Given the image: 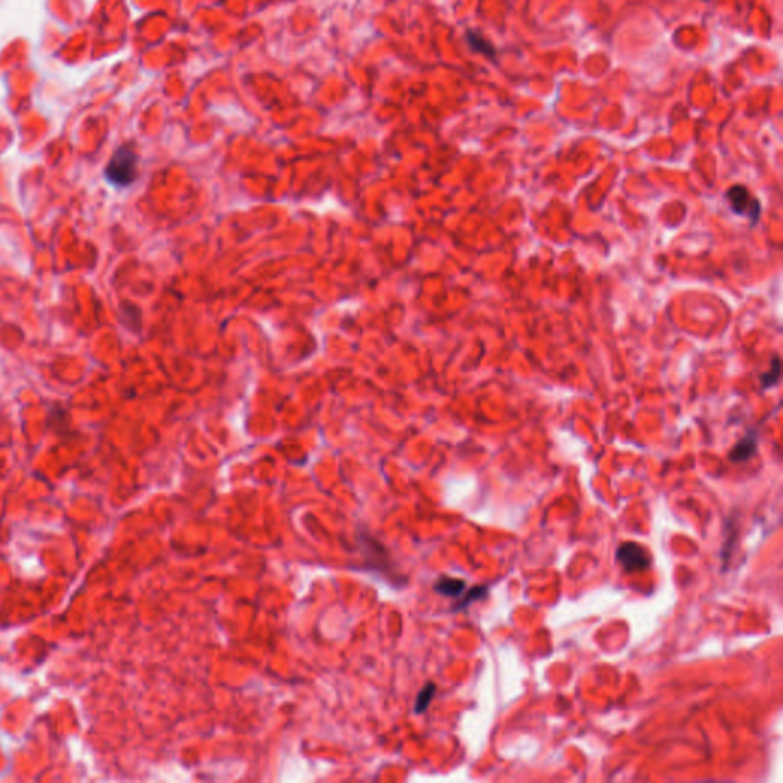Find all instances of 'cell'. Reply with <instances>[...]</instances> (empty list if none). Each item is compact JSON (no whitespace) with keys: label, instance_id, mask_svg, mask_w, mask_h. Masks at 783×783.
<instances>
[{"label":"cell","instance_id":"cell-5","mask_svg":"<svg viewBox=\"0 0 783 783\" xmlns=\"http://www.w3.org/2000/svg\"><path fill=\"white\" fill-rule=\"evenodd\" d=\"M758 452V435H747L745 438L740 439L736 446H734L730 453L729 459L734 463H742L750 461L751 457Z\"/></svg>","mask_w":783,"mask_h":783},{"label":"cell","instance_id":"cell-10","mask_svg":"<svg viewBox=\"0 0 783 783\" xmlns=\"http://www.w3.org/2000/svg\"><path fill=\"white\" fill-rule=\"evenodd\" d=\"M487 595H488V587L487 586H476V587L471 589V591H468L466 597L457 603V605L455 606V611L456 612L462 611V609L468 607L471 603H474L477 600H483L485 597H487Z\"/></svg>","mask_w":783,"mask_h":783},{"label":"cell","instance_id":"cell-1","mask_svg":"<svg viewBox=\"0 0 783 783\" xmlns=\"http://www.w3.org/2000/svg\"><path fill=\"white\" fill-rule=\"evenodd\" d=\"M359 543H362V550L364 554V567L373 572L386 574V577H390L392 585H399L401 575L395 570L393 561L389 557V552L383 545L378 543L375 539L370 536L362 534L359 536Z\"/></svg>","mask_w":783,"mask_h":783},{"label":"cell","instance_id":"cell-8","mask_svg":"<svg viewBox=\"0 0 783 783\" xmlns=\"http://www.w3.org/2000/svg\"><path fill=\"white\" fill-rule=\"evenodd\" d=\"M759 379H760V384H762V387H764V389H770V387H773L779 383V379H780V358L777 355H774L770 369L762 373Z\"/></svg>","mask_w":783,"mask_h":783},{"label":"cell","instance_id":"cell-4","mask_svg":"<svg viewBox=\"0 0 783 783\" xmlns=\"http://www.w3.org/2000/svg\"><path fill=\"white\" fill-rule=\"evenodd\" d=\"M727 200L731 207V210L738 216H747L751 219V225H754L760 218V202L754 198L750 190L744 185H733L731 189L727 191L725 195Z\"/></svg>","mask_w":783,"mask_h":783},{"label":"cell","instance_id":"cell-6","mask_svg":"<svg viewBox=\"0 0 783 783\" xmlns=\"http://www.w3.org/2000/svg\"><path fill=\"white\" fill-rule=\"evenodd\" d=\"M467 41H468V46L471 50L479 52L483 57L490 59L491 61H496L497 60V50L496 46L491 43V41L482 36L479 31H473V30H468L467 31V36H466Z\"/></svg>","mask_w":783,"mask_h":783},{"label":"cell","instance_id":"cell-3","mask_svg":"<svg viewBox=\"0 0 783 783\" xmlns=\"http://www.w3.org/2000/svg\"><path fill=\"white\" fill-rule=\"evenodd\" d=\"M616 560L627 574L644 572L652 563V557L647 550L636 542H623L616 548Z\"/></svg>","mask_w":783,"mask_h":783},{"label":"cell","instance_id":"cell-11","mask_svg":"<svg viewBox=\"0 0 783 783\" xmlns=\"http://www.w3.org/2000/svg\"><path fill=\"white\" fill-rule=\"evenodd\" d=\"M704 2H709V0H704Z\"/></svg>","mask_w":783,"mask_h":783},{"label":"cell","instance_id":"cell-7","mask_svg":"<svg viewBox=\"0 0 783 783\" xmlns=\"http://www.w3.org/2000/svg\"><path fill=\"white\" fill-rule=\"evenodd\" d=\"M433 587L436 592L444 595V597L456 598L466 591V581L453 577H441L438 581H436Z\"/></svg>","mask_w":783,"mask_h":783},{"label":"cell","instance_id":"cell-9","mask_svg":"<svg viewBox=\"0 0 783 783\" xmlns=\"http://www.w3.org/2000/svg\"><path fill=\"white\" fill-rule=\"evenodd\" d=\"M435 693H436V685L433 682H427L426 687L422 689L418 693V698H417V702H415V713H424L430 702L433 701L435 698Z\"/></svg>","mask_w":783,"mask_h":783},{"label":"cell","instance_id":"cell-2","mask_svg":"<svg viewBox=\"0 0 783 783\" xmlns=\"http://www.w3.org/2000/svg\"><path fill=\"white\" fill-rule=\"evenodd\" d=\"M138 156L135 150L127 145L118 149L106 167V178L116 187H127L136 179Z\"/></svg>","mask_w":783,"mask_h":783}]
</instances>
